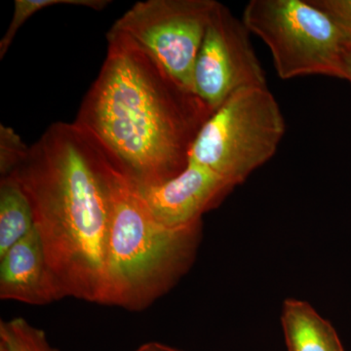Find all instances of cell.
I'll list each match as a JSON object with an SVG mask.
<instances>
[{
  "instance_id": "6da1fadb",
  "label": "cell",
  "mask_w": 351,
  "mask_h": 351,
  "mask_svg": "<svg viewBox=\"0 0 351 351\" xmlns=\"http://www.w3.org/2000/svg\"><path fill=\"white\" fill-rule=\"evenodd\" d=\"M107 38V57L75 123L136 184H163L186 169L214 112L131 39L112 31Z\"/></svg>"
},
{
  "instance_id": "7a4b0ae2",
  "label": "cell",
  "mask_w": 351,
  "mask_h": 351,
  "mask_svg": "<svg viewBox=\"0 0 351 351\" xmlns=\"http://www.w3.org/2000/svg\"><path fill=\"white\" fill-rule=\"evenodd\" d=\"M106 162L105 151L75 122H56L9 174L31 202L34 228L64 298L97 304L110 228Z\"/></svg>"
},
{
  "instance_id": "3957f363",
  "label": "cell",
  "mask_w": 351,
  "mask_h": 351,
  "mask_svg": "<svg viewBox=\"0 0 351 351\" xmlns=\"http://www.w3.org/2000/svg\"><path fill=\"white\" fill-rule=\"evenodd\" d=\"M110 228L101 304L144 311L191 269L202 223L172 228L159 223L130 178L107 154Z\"/></svg>"
},
{
  "instance_id": "277c9868",
  "label": "cell",
  "mask_w": 351,
  "mask_h": 351,
  "mask_svg": "<svg viewBox=\"0 0 351 351\" xmlns=\"http://www.w3.org/2000/svg\"><path fill=\"white\" fill-rule=\"evenodd\" d=\"M242 21L267 44L277 75H324L348 80L351 40L309 0H251Z\"/></svg>"
},
{
  "instance_id": "5b68a950",
  "label": "cell",
  "mask_w": 351,
  "mask_h": 351,
  "mask_svg": "<svg viewBox=\"0 0 351 351\" xmlns=\"http://www.w3.org/2000/svg\"><path fill=\"white\" fill-rule=\"evenodd\" d=\"M285 132L282 112L269 87L243 88L228 97L201 128L189 161L235 188L274 157Z\"/></svg>"
},
{
  "instance_id": "8992f818",
  "label": "cell",
  "mask_w": 351,
  "mask_h": 351,
  "mask_svg": "<svg viewBox=\"0 0 351 351\" xmlns=\"http://www.w3.org/2000/svg\"><path fill=\"white\" fill-rule=\"evenodd\" d=\"M217 3L215 0L138 1L110 31L131 39L176 84L195 94L196 59Z\"/></svg>"
},
{
  "instance_id": "52a82bcc",
  "label": "cell",
  "mask_w": 351,
  "mask_h": 351,
  "mask_svg": "<svg viewBox=\"0 0 351 351\" xmlns=\"http://www.w3.org/2000/svg\"><path fill=\"white\" fill-rule=\"evenodd\" d=\"M250 34L242 19L217 3L193 73L195 94L213 112L240 89L267 86Z\"/></svg>"
},
{
  "instance_id": "ba28073f",
  "label": "cell",
  "mask_w": 351,
  "mask_h": 351,
  "mask_svg": "<svg viewBox=\"0 0 351 351\" xmlns=\"http://www.w3.org/2000/svg\"><path fill=\"white\" fill-rule=\"evenodd\" d=\"M136 186L154 218L172 228L200 223L203 214L218 206L234 189L211 170L191 161L169 181Z\"/></svg>"
},
{
  "instance_id": "9c48e42d",
  "label": "cell",
  "mask_w": 351,
  "mask_h": 351,
  "mask_svg": "<svg viewBox=\"0 0 351 351\" xmlns=\"http://www.w3.org/2000/svg\"><path fill=\"white\" fill-rule=\"evenodd\" d=\"M0 298L32 306L64 299L36 228L0 257Z\"/></svg>"
},
{
  "instance_id": "30bf717a",
  "label": "cell",
  "mask_w": 351,
  "mask_h": 351,
  "mask_svg": "<svg viewBox=\"0 0 351 351\" xmlns=\"http://www.w3.org/2000/svg\"><path fill=\"white\" fill-rule=\"evenodd\" d=\"M281 325L288 351H345L336 329L308 302L286 300Z\"/></svg>"
},
{
  "instance_id": "8fae6325",
  "label": "cell",
  "mask_w": 351,
  "mask_h": 351,
  "mask_svg": "<svg viewBox=\"0 0 351 351\" xmlns=\"http://www.w3.org/2000/svg\"><path fill=\"white\" fill-rule=\"evenodd\" d=\"M34 228L29 198L12 176L0 181V257Z\"/></svg>"
},
{
  "instance_id": "7c38bea8",
  "label": "cell",
  "mask_w": 351,
  "mask_h": 351,
  "mask_svg": "<svg viewBox=\"0 0 351 351\" xmlns=\"http://www.w3.org/2000/svg\"><path fill=\"white\" fill-rule=\"evenodd\" d=\"M110 3H112V1L108 0H15L12 19L0 40V59H3L5 56L21 27L38 11L55 5L86 7L100 11Z\"/></svg>"
},
{
  "instance_id": "4fadbf2b",
  "label": "cell",
  "mask_w": 351,
  "mask_h": 351,
  "mask_svg": "<svg viewBox=\"0 0 351 351\" xmlns=\"http://www.w3.org/2000/svg\"><path fill=\"white\" fill-rule=\"evenodd\" d=\"M0 351H59L43 330L22 317L0 321Z\"/></svg>"
},
{
  "instance_id": "5bb4252c",
  "label": "cell",
  "mask_w": 351,
  "mask_h": 351,
  "mask_svg": "<svg viewBox=\"0 0 351 351\" xmlns=\"http://www.w3.org/2000/svg\"><path fill=\"white\" fill-rule=\"evenodd\" d=\"M29 147L11 127L0 125V173L11 174L27 156Z\"/></svg>"
},
{
  "instance_id": "9a60e30c",
  "label": "cell",
  "mask_w": 351,
  "mask_h": 351,
  "mask_svg": "<svg viewBox=\"0 0 351 351\" xmlns=\"http://www.w3.org/2000/svg\"><path fill=\"white\" fill-rule=\"evenodd\" d=\"M339 25L351 40V0H309Z\"/></svg>"
},
{
  "instance_id": "2e32d148",
  "label": "cell",
  "mask_w": 351,
  "mask_h": 351,
  "mask_svg": "<svg viewBox=\"0 0 351 351\" xmlns=\"http://www.w3.org/2000/svg\"><path fill=\"white\" fill-rule=\"evenodd\" d=\"M134 351H182L178 350V348H173L165 343H158V341H149L145 343L144 345L138 346L137 350Z\"/></svg>"
},
{
  "instance_id": "e0dca14e",
  "label": "cell",
  "mask_w": 351,
  "mask_h": 351,
  "mask_svg": "<svg viewBox=\"0 0 351 351\" xmlns=\"http://www.w3.org/2000/svg\"><path fill=\"white\" fill-rule=\"evenodd\" d=\"M348 82L351 84V55L350 60H348Z\"/></svg>"
}]
</instances>
